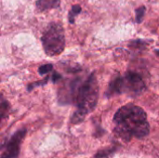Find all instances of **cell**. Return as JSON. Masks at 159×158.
<instances>
[{
    "label": "cell",
    "instance_id": "1",
    "mask_svg": "<svg viewBox=\"0 0 159 158\" xmlns=\"http://www.w3.org/2000/svg\"><path fill=\"white\" fill-rule=\"evenodd\" d=\"M115 134L125 142L134 137L143 139L150 133V125L145 111L133 103L120 107L114 115Z\"/></svg>",
    "mask_w": 159,
    "mask_h": 158
},
{
    "label": "cell",
    "instance_id": "2",
    "mask_svg": "<svg viewBox=\"0 0 159 158\" xmlns=\"http://www.w3.org/2000/svg\"><path fill=\"white\" fill-rule=\"evenodd\" d=\"M99 101V84L95 72L87 75L80 86L75 105L76 110L71 117V123L77 125L82 123L86 116L95 110Z\"/></svg>",
    "mask_w": 159,
    "mask_h": 158
},
{
    "label": "cell",
    "instance_id": "3",
    "mask_svg": "<svg viewBox=\"0 0 159 158\" xmlns=\"http://www.w3.org/2000/svg\"><path fill=\"white\" fill-rule=\"evenodd\" d=\"M45 53L53 57L60 55L65 48L64 30L61 23H49L41 37Z\"/></svg>",
    "mask_w": 159,
    "mask_h": 158
},
{
    "label": "cell",
    "instance_id": "4",
    "mask_svg": "<svg viewBox=\"0 0 159 158\" xmlns=\"http://www.w3.org/2000/svg\"><path fill=\"white\" fill-rule=\"evenodd\" d=\"M85 77L76 75L62 83L58 90V102L61 105L75 104L78 90Z\"/></svg>",
    "mask_w": 159,
    "mask_h": 158
},
{
    "label": "cell",
    "instance_id": "5",
    "mask_svg": "<svg viewBox=\"0 0 159 158\" xmlns=\"http://www.w3.org/2000/svg\"><path fill=\"white\" fill-rule=\"evenodd\" d=\"M27 133L26 129L17 130L6 142L1 144V158H19L21 142Z\"/></svg>",
    "mask_w": 159,
    "mask_h": 158
},
{
    "label": "cell",
    "instance_id": "6",
    "mask_svg": "<svg viewBox=\"0 0 159 158\" xmlns=\"http://www.w3.org/2000/svg\"><path fill=\"white\" fill-rule=\"evenodd\" d=\"M124 77V93L137 97L146 90V85L142 75L134 71H128Z\"/></svg>",
    "mask_w": 159,
    "mask_h": 158
},
{
    "label": "cell",
    "instance_id": "7",
    "mask_svg": "<svg viewBox=\"0 0 159 158\" xmlns=\"http://www.w3.org/2000/svg\"><path fill=\"white\" fill-rule=\"evenodd\" d=\"M124 93V77L120 74H116L111 79L107 90L105 92L106 98H112L116 95Z\"/></svg>",
    "mask_w": 159,
    "mask_h": 158
},
{
    "label": "cell",
    "instance_id": "8",
    "mask_svg": "<svg viewBox=\"0 0 159 158\" xmlns=\"http://www.w3.org/2000/svg\"><path fill=\"white\" fill-rule=\"evenodd\" d=\"M60 4H61V0H37L36 9L42 12L51 8H57L60 7Z\"/></svg>",
    "mask_w": 159,
    "mask_h": 158
},
{
    "label": "cell",
    "instance_id": "9",
    "mask_svg": "<svg viewBox=\"0 0 159 158\" xmlns=\"http://www.w3.org/2000/svg\"><path fill=\"white\" fill-rule=\"evenodd\" d=\"M1 102H0V119L4 121L9 114L10 111V105L9 102L4 98L3 95H1Z\"/></svg>",
    "mask_w": 159,
    "mask_h": 158
},
{
    "label": "cell",
    "instance_id": "10",
    "mask_svg": "<svg viewBox=\"0 0 159 158\" xmlns=\"http://www.w3.org/2000/svg\"><path fill=\"white\" fill-rule=\"evenodd\" d=\"M117 150L116 146H110V147H106L104 149H101L99 150L93 158H109L112 155H114Z\"/></svg>",
    "mask_w": 159,
    "mask_h": 158
},
{
    "label": "cell",
    "instance_id": "11",
    "mask_svg": "<svg viewBox=\"0 0 159 158\" xmlns=\"http://www.w3.org/2000/svg\"><path fill=\"white\" fill-rule=\"evenodd\" d=\"M81 7L78 6V5H75L73 6V7L71 8V10L69 11L68 13V20H69V22L71 24L75 23V19L77 15H79L81 13Z\"/></svg>",
    "mask_w": 159,
    "mask_h": 158
},
{
    "label": "cell",
    "instance_id": "12",
    "mask_svg": "<svg viewBox=\"0 0 159 158\" xmlns=\"http://www.w3.org/2000/svg\"><path fill=\"white\" fill-rule=\"evenodd\" d=\"M49 76H47L46 78L42 79V80H39V81H36V82H33V83H30L28 86H27V90L28 91H32L34 88H37V87H42V86H45L48 84V80H49Z\"/></svg>",
    "mask_w": 159,
    "mask_h": 158
},
{
    "label": "cell",
    "instance_id": "13",
    "mask_svg": "<svg viewBox=\"0 0 159 158\" xmlns=\"http://www.w3.org/2000/svg\"><path fill=\"white\" fill-rule=\"evenodd\" d=\"M145 10H146V7H140L139 8L136 9L135 11V20L137 23H141L143 20V17L145 15Z\"/></svg>",
    "mask_w": 159,
    "mask_h": 158
},
{
    "label": "cell",
    "instance_id": "14",
    "mask_svg": "<svg viewBox=\"0 0 159 158\" xmlns=\"http://www.w3.org/2000/svg\"><path fill=\"white\" fill-rule=\"evenodd\" d=\"M53 64L51 63H47V64H43L38 68V74L41 75L44 74H48L50 72H53Z\"/></svg>",
    "mask_w": 159,
    "mask_h": 158
},
{
    "label": "cell",
    "instance_id": "15",
    "mask_svg": "<svg viewBox=\"0 0 159 158\" xmlns=\"http://www.w3.org/2000/svg\"><path fill=\"white\" fill-rule=\"evenodd\" d=\"M146 46V43L143 40H133L129 43V47L133 48H138V49H143Z\"/></svg>",
    "mask_w": 159,
    "mask_h": 158
},
{
    "label": "cell",
    "instance_id": "16",
    "mask_svg": "<svg viewBox=\"0 0 159 158\" xmlns=\"http://www.w3.org/2000/svg\"><path fill=\"white\" fill-rule=\"evenodd\" d=\"M61 78H62V76H61V74L60 73H58V72H56V71H53V72H52V74H51V76H50V79L52 80L53 83H57V82L60 81Z\"/></svg>",
    "mask_w": 159,
    "mask_h": 158
},
{
    "label": "cell",
    "instance_id": "17",
    "mask_svg": "<svg viewBox=\"0 0 159 158\" xmlns=\"http://www.w3.org/2000/svg\"><path fill=\"white\" fill-rule=\"evenodd\" d=\"M155 53H156V55L159 58V49H156V50H155Z\"/></svg>",
    "mask_w": 159,
    "mask_h": 158
}]
</instances>
